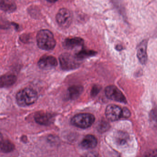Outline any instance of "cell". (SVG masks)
Masks as SVG:
<instances>
[{"instance_id": "8fae6325", "label": "cell", "mask_w": 157, "mask_h": 157, "mask_svg": "<svg viewBox=\"0 0 157 157\" xmlns=\"http://www.w3.org/2000/svg\"><path fill=\"white\" fill-rule=\"evenodd\" d=\"M35 119L40 124L48 125L52 123L53 118L51 114L40 112L36 114Z\"/></svg>"}, {"instance_id": "8992f818", "label": "cell", "mask_w": 157, "mask_h": 157, "mask_svg": "<svg viewBox=\"0 0 157 157\" xmlns=\"http://www.w3.org/2000/svg\"><path fill=\"white\" fill-rule=\"evenodd\" d=\"M105 95L108 99L116 101L127 103L126 99L122 92L114 85H110L105 88Z\"/></svg>"}, {"instance_id": "9c48e42d", "label": "cell", "mask_w": 157, "mask_h": 157, "mask_svg": "<svg viewBox=\"0 0 157 157\" xmlns=\"http://www.w3.org/2000/svg\"><path fill=\"white\" fill-rule=\"evenodd\" d=\"M147 41H144L140 44L137 51V56L141 64L145 65L147 61Z\"/></svg>"}, {"instance_id": "30bf717a", "label": "cell", "mask_w": 157, "mask_h": 157, "mask_svg": "<svg viewBox=\"0 0 157 157\" xmlns=\"http://www.w3.org/2000/svg\"><path fill=\"white\" fill-rule=\"evenodd\" d=\"M84 41L80 37H73L68 38L65 39L63 42V46L65 48L68 49H72L76 47L82 46Z\"/></svg>"}, {"instance_id": "e0dca14e", "label": "cell", "mask_w": 157, "mask_h": 157, "mask_svg": "<svg viewBox=\"0 0 157 157\" xmlns=\"http://www.w3.org/2000/svg\"><path fill=\"white\" fill-rule=\"evenodd\" d=\"M1 150L3 152H10L14 149V145L8 140H4L1 143Z\"/></svg>"}, {"instance_id": "6da1fadb", "label": "cell", "mask_w": 157, "mask_h": 157, "mask_svg": "<svg viewBox=\"0 0 157 157\" xmlns=\"http://www.w3.org/2000/svg\"><path fill=\"white\" fill-rule=\"evenodd\" d=\"M36 42L41 49L50 50L56 46V41L51 31L45 29L39 31L36 35Z\"/></svg>"}, {"instance_id": "5bb4252c", "label": "cell", "mask_w": 157, "mask_h": 157, "mask_svg": "<svg viewBox=\"0 0 157 157\" xmlns=\"http://www.w3.org/2000/svg\"><path fill=\"white\" fill-rule=\"evenodd\" d=\"M83 88L80 85H73L71 86L68 90L69 97L72 100L78 98L82 93Z\"/></svg>"}, {"instance_id": "7c38bea8", "label": "cell", "mask_w": 157, "mask_h": 157, "mask_svg": "<svg viewBox=\"0 0 157 157\" xmlns=\"http://www.w3.org/2000/svg\"><path fill=\"white\" fill-rule=\"evenodd\" d=\"M16 76L13 74H5L1 77L0 85L1 88L8 87L13 85L16 81Z\"/></svg>"}, {"instance_id": "9a60e30c", "label": "cell", "mask_w": 157, "mask_h": 157, "mask_svg": "<svg viewBox=\"0 0 157 157\" xmlns=\"http://www.w3.org/2000/svg\"><path fill=\"white\" fill-rule=\"evenodd\" d=\"M0 7L2 10L6 12H12L16 9L15 3L13 2L10 1H1Z\"/></svg>"}, {"instance_id": "ba28073f", "label": "cell", "mask_w": 157, "mask_h": 157, "mask_svg": "<svg viewBox=\"0 0 157 157\" xmlns=\"http://www.w3.org/2000/svg\"><path fill=\"white\" fill-rule=\"evenodd\" d=\"M57 65L56 59L51 56H43L38 62V67L44 70L51 69L56 67Z\"/></svg>"}, {"instance_id": "7a4b0ae2", "label": "cell", "mask_w": 157, "mask_h": 157, "mask_svg": "<svg viewBox=\"0 0 157 157\" xmlns=\"http://www.w3.org/2000/svg\"><path fill=\"white\" fill-rule=\"evenodd\" d=\"M36 91L30 88L20 90L16 95V101L21 106H26L34 103L37 99Z\"/></svg>"}, {"instance_id": "ac0fdd59", "label": "cell", "mask_w": 157, "mask_h": 157, "mask_svg": "<svg viewBox=\"0 0 157 157\" xmlns=\"http://www.w3.org/2000/svg\"><path fill=\"white\" fill-rule=\"evenodd\" d=\"M128 138V135L124 132H119L116 136L117 142L121 145H124L126 143Z\"/></svg>"}, {"instance_id": "3957f363", "label": "cell", "mask_w": 157, "mask_h": 157, "mask_svg": "<svg viewBox=\"0 0 157 157\" xmlns=\"http://www.w3.org/2000/svg\"><path fill=\"white\" fill-rule=\"evenodd\" d=\"M59 61L60 67L64 70L75 69L79 67L81 63V60L76 56L67 53L61 54L59 57Z\"/></svg>"}, {"instance_id": "5b68a950", "label": "cell", "mask_w": 157, "mask_h": 157, "mask_svg": "<svg viewBox=\"0 0 157 157\" xmlns=\"http://www.w3.org/2000/svg\"><path fill=\"white\" fill-rule=\"evenodd\" d=\"M56 19L59 26L63 28H67L72 22V14L67 9L62 8L57 13Z\"/></svg>"}, {"instance_id": "d6986e66", "label": "cell", "mask_w": 157, "mask_h": 157, "mask_svg": "<svg viewBox=\"0 0 157 157\" xmlns=\"http://www.w3.org/2000/svg\"><path fill=\"white\" fill-rule=\"evenodd\" d=\"M141 157H157V150L149 151Z\"/></svg>"}, {"instance_id": "4fadbf2b", "label": "cell", "mask_w": 157, "mask_h": 157, "mask_svg": "<svg viewBox=\"0 0 157 157\" xmlns=\"http://www.w3.org/2000/svg\"><path fill=\"white\" fill-rule=\"evenodd\" d=\"M97 144L96 138L91 135H87L81 142L82 146L86 149L93 148L96 147Z\"/></svg>"}, {"instance_id": "44dd1931", "label": "cell", "mask_w": 157, "mask_h": 157, "mask_svg": "<svg viewBox=\"0 0 157 157\" xmlns=\"http://www.w3.org/2000/svg\"><path fill=\"white\" fill-rule=\"evenodd\" d=\"M130 115V112L128 108H123V118H128Z\"/></svg>"}, {"instance_id": "ffe728a7", "label": "cell", "mask_w": 157, "mask_h": 157, "mask_svg": "<svg viewBox=\"0 0 157 157\" xmlns=\"http://www.w3.org/2000/svg\"><path fill=\"white\" fill-rule=\"evenodd\" d=\"M101 90V86L97 85H94L92 89L91 92V95L92 96H95L98 94V93Z\"/></svg>"}, {"instance_id": "603a6c76", "label": "cell", "mask_w": 157, "mask_h": 157, "mask_svg": "<svg viewBox=\"0 0 157 157\" xmlns=\"http://www.w3.org/2000/svg\"><path fill=\"white\" fill-rule=\"evenodd\" d=\"M123 49V47L121 45H117L116 46V49L118 51H121Z\"/></svg>"}, {"instance_id": "7402d4cb", "label": "cell", "mask_w": 157, "mask_h": 157, "mask_svg": "<svg viewBox=\"0 0 157 157\" xmlns=\"http://www.w3.org/2000/svg\"><path fill=\"white\" fill-rule=\"evenodd\" d=\"M82 157H99L98 154L94 152H89L84 154Z\"/></svg>"}, {"instance_id": "277c9868", "label": "cell", "mask_w": 157, "mask_h": 157, "mask_svg": "<svg viewBox=\"0 0 157 157\" xmlns=\"http://www.w3.org/2000/svg\"><path fill=\"white\" fill-rule=\"evenodd\" d=\"M95 117L93 115L88 113H83L76 115L72 117L71 123L75 126L80 128H87L93 124Z\"/></svg>"}, {"instance_id": "52a82bcc", "label": "cell", "mask_w": 157, "mask_h": 157, "mask_svg": "<svg viewBox=\"0 0 157 157\" xmlns=\"http://www.w3.org/2000/svg\"><path fill=\"white\" fill-rule=\"evenodd\" d=\"M123 108L116 105H109L105 109L106 118L111 121H116L123 117Z\"/></svg>"}, {"instance_id": "2e32d148", "label": "cell", "mask_w": 157, "mask_h": 157, "mask_svg": "<svg viewBox=\"0 0 157 157\" xmlns=\"http://www.w3.org/2000/svg\"><path fill=\"white\" fill-rule=\"evenodd\" d=\"M96 52L95 51H93V50H89L84 49V50H81L79 51L78 53L76 54V56L79 59H83L89 57L91 56H94L96 55Z\"/></svg>"}]
</instances>
